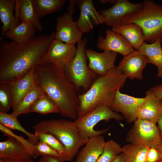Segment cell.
Masks as SVG:
<instances>
[{
  "mask_svg": "<svg viewBox=\"0 0 162 162\" xmlns=\"http://www.w3.org/2000/svg\"><path fill=\"white\" fill-rule=\"evenodd\" d=\"M145 99V97L136 98L123 94L118 89L110 108L116 112H120L126 122L130 123L138 118L139 110Z\"/></svg>",
  "mask_w": 162,
  "mask_h": 162,
  "instance_id": "obj_10",
  "label": "cell"
},
{
  "mask_svg": "<svg viewBox=\"0 0 162 162\" xmlns=\"http://www.w3.org/2000/svg\"><path fill=\"white\" fill-rule=\"evenodd\" d=\"M122 147L113 140L106 142L103 151L96 162H111L122 153Z\"/></svg>",
  "mask_w": 162,
  "mask_h": 162,
  "instance_id": "obj_31",
  "label": "cell"
},
{
  "mask_svg": "<svg viewBox=\"0 0 162 162\" xmlns=\"http://www.w3.org/2000/svg\"><path fill=\"white\" fill-rule=\"evenodd\" d=\"M111 162H125L123 154L122 153Z\"/></svg>",
  "mask_w": 162,
  "mask_h": 162,
  "instance_id": "obj_41",
  "label": "cell"
},
{
  "mask_svg": "<svg viewBox=\"0 0 162 162\" xmlns=\"http://www.w3.org/2000/svg\"><path fill=\"white\" fill-rule=\"evenodd\" d=\"M30 111V112H35L43 115L59 113L55 104L44 92L35 100L32 105Z\"/></svg>",
  "mask_w": 162,
  "mask_h": 162,
  "instance_id": "obj_30",
  "label": "cell"
},
{
  "mask_svg": "<svg viewBox=\"0 0 162 162\" xmlns=\"http://www.w3.org/2000/svg\"><path fill=\"white\" fill-rule=\"evenodd\" d=\"M34 145L39 156H53L58 158L61 162H63L61 155L46 143L39 141Z\"/></svg>",
  "mask_w": 162,
  "mask_h": 162,
  "instance_id": "obj_35",
  "label": "cell"
},
{
  "mask_svg": "<svg viewBox=\"0 0 162 162\" xmlns=\"http://www.w3.org/2000/svg\"><path fill=\"white\" fill-rule=\"evenodd\" d=\"M73 14L65 13L56 19L55 39L68 44H74L81 39L82 34L73 20Z\"/></svg>",
  "mask_w": 162,
  "mask_h": 162,
  "instance_id": "obj_15",
  "label": "cell"
},
{
  "mask_svg": "<svg viewBox=\"0 0 162 162\" xmlns=\"http://www.w3.org/2000/svg\"><path fill=\"white\" fill-rule=\"evenodd\" d=\"M39 141L44 142L56 151L62 156L63 161L66 149L63 144L54 136L49 133L35 131Z\"/></svg>",
  "mask_w": 162,
  "mask_h": 162,
  "instance_id": "obj_32",
  "label": "cell"
},
{
  "mask_svg": "<svg viewBox=\"0 0 162 162\" xmlns=\"http://www.w3.org/2000/svg\"><path fill=\"white\" fill-rule=\"evenodd\" d=\"M149 147L131 143L122 147L125 162H146V154Z\"/></svg>",
  "mask_w": 162,
  "mask_h": 162,
  "instance_id": "obj_26",
  "label": "cell"
},
{
  "mask_svg": "<svg viewBox=\"0 0 162 162\" xmlns=\"http://www.w3.org/2000/svg\"><path fill=\"white\" fill-rule=\"evenodd\" d=\"M15 5L14 0H0V19L3 25L1 27L2 39L5 33L19 25L21 22L14 13Z\"/></svg>",
  "mask_w": 162,
  "mask_h": 162,
  "instance_id": "obj_23",
  "label": "cell"
},
{
  "mask_svg": "<svg viewBox=\"0 0 162 162\" xmlns=\"http://www.w3.org/2000/svg\"><path fill=\"white\" fill-rule=\"evenodd\" d=\"M127 78L116 66L106 75L98 76L86 92L78 95V117L100 106L110 108L116 91L123 87Z\"/></svg>",
  "mask_w": 162,
  "mask_h": 162,
  "instance_id": "obj_3",
  "label": "cell"
},
{
  "mask_svg": "<svg viewBox=\"0 0 162 162\" xmlns=\"http://www.w3.org/2000/svg\"><path fill=\"white\" fill-rule=\"evenodd\" d=\"M76 50L77 47L75 44H67L54 39L45 54L44 62L64 68L75 56Z\"/></svg>",
  "mask_w": 162,
  "mask_h": 162,
  "instance_id": "obj_11",
  "label": "cell"
},
{
  "mask_svg": "<svg viewBox=\"0 0 162 162\" xmlns=\"http://www.w3.org/2000/svg\"><path fill=\"white\" fill-rule=\"evenodd\" d=\"M142 8L125 23H134L141 28L144 42L153 43L162 34V5L146 0Z\"/></svg>",
  "mask_w": 162,
  "mask_h": 162,
  "instance_id": "obj_5",
  "label": "cell"
},
{
  "mask_svg": "<svg viewBox=\"0 0 162 162\" xmlns=\"http://www.w3.org/2000/svg\"><path fill=\"white\" fill-rule=\"evenodd\" d=\"M34 68L20 78L10 82L13 97L12 108L14 110L23 98L35 85L34 80Z\"/></svg>",
  "mask_w": 162,
  "mask_h": 162,
  "instance_id": "obj_19",
  "label": "cell"
},
{
  "mask_svg": "<svg viewBox=\"0 0 162 162\" xmlns=\"http://www.w3.org/2000/svg\"><path fill=\"white\" fill-rule=\"evenodd\" d=\"M105 142L102 135L90 137L74 162H96L103 152Z\"/></svg>",
  "mask_w": 162,
  "mask_h": 162,
  "instance_id": "obj_18",
  "label": "cell"
},
{
  "mask_svg": "<svg viewBox=\"0 0 162 162\" xmlns=\"http://www.w3.org/2000/svg\"><path fill=\"white\" fill-rule=\"evenodd\" d=\"M15 15L21 23L24 21L31 22L37 30L41 31L43 27L35 10L33 0H16Z\"/></svg>",
  "mask_w": 162,
  "mask_h": 162,
  "instance_id": "obj_21",
  "label": "cell"
},
{
  "mask_svg": "<svg viewBox=\"0 0 162 162\" xmlns=\"http://www.w3.org/2000/svg\"><path fill=\"white\" fill-rule=\"evenodd\" d=\"M0 124L11 130L21 131L28 137V140L33 145H35L39 141L36 135L26 130L21 125L16 118L11 114L0 112Z\"/></svg>",
  "mask_w": 162,
  "mask_h": 162,
  "instance_id": "obj_27",
  "label": "cell"
},
{
  "mask_svg": "<svg viewBox=\"0 0 162 162\" xmlns=\"http://www.w3.org/2000/svg\"><path fill=\"white\" fill-rule=\"evenodd\" d=\"M148 63L147 57L135 50L124 57L117 67L130 80H142L143 71Z\"/></svg>",
  "mask_w": 162,
  "mask_h": 162,
  "instance_id": "obj_13",
  "label": "cell"
},
{
  "mask_svg": "<svg viewBox=\"0 0 162 162\" xmlns=\"http://www.w3.org/2000/svg\"><path fill=\"white\" fill-rule=\"evenodd\" d=\"M146 162H162V154L156 147H149Z\"/></svg>",
  "mask_w": 162,
  "mask_h": 162,
  "instance_id": "obj_36",
  "label": "cell"
},
{
  "mask_svg": "<svg viewBox=\"0 0 162 162\" xmlns=\"http://www.w3.org/2000/svg\"><path fill=\"white\" fill-rule=\"evenodd\" d=\"M111 30L125 38L136 50H138L144 42L141 29L136 24L124 23L112 27Z\"/></svg>",
  "mask_w": 162,
  "mask_h": 162,
  "instance_id": "obj_22",
  "label": "cell"
},
{
  "mask_svg": "<svg viewBox=\"0 0 162 162\" xmlns=\"http://www.w3.org/2000/svg\"><path fill=\"white\" fill-rule=\"evenodd\" d=\"M89 69L98 76L106 75L114 68L117 53L110 51L98 52L92 49H85Z\"/></svg>",
  "mask_w": 162,
  "mask_h": 162,
  "instance_id": "obj_14",
  "label": "cell"
},
{
  "mask_svg": "<svg viewBox=\"0 0 162 162\" xmlns=\"http://www.w3.org/2000/svg\"><path fill=\"white\" fill-rule=\"evenodd\" d=\"M32 128L34 131L53 135L63 144L66 149L64 161L72 160L89 138L75 125L73 121L64 119L42 120L34 124Z\"/></svg>",
  "mask_w": 162,
  "mask_h": 162,
  "instance_id": "obj_4",
  "label": "cell"
},
{
  "mask_svg": "<svg viewBox=\"0 0 162 162\" xmlns=\"http://www.w3.org/2000/svg\"><path fill=\"white\" fill-rule=\"evenodd\" d=\"M69 4L66 9L67 13L73 14L74 11V7L77 0H69Z\"/></svg>",
  "mask_w": 162,
  "mask_h": 162,
  "instance_id": "obj_40",
  "label": "cell"
},
{
  "mask_svg": "<svg viewBox=\"0 0 162 162\" xmlns=\"http://www.w3.org/2000/svg\"><path fill=\"white\" fill-rule=\"evenodd\" d=\"M0 130L4 135L13 137L21 142L27 149L32 158L35 159L39 156L35 149V145L32 144L28 139L26 140L23 136L15 134L10 129L1 124Z\"/></svg>",
  "mask_w": 162,
  "mask_h": 162,
  "instance_id": "obj_34",
  "label": "cell"
},
{
  "mask_svg": "<svg viewBox=\"0 0 162 162\" xmlns=\"http://www.w3.org/2000/svg\"><path fill=\"white\" fill-rule=\"evenodd\" d=\"M128 142L148 147H156L162 143V137L156 123L137 118L128 132Z\"/></svg>",
  "mask_w": 162,
  "mask_h": 162,
  "instance_id": "obj_8",
  "label": "cell"
},
{
  "mask_svg": "<svg viewBox=\"0 0 162 162\" xmlns=\"http://www.w3.org/2000/svg\"><path fill=\"white\" fill-rule=\"evenodd\" d=\"M159 39H160V44H161V47L162 48V34H161V35L160 36V38H159Z\"/></svg>",
  "mask_w": 162,
  "mask_h": 162,
  "instance_id": "obj_45",
  "label": "cell"
},
{
  "mask_svg": "<svg viewBox=\"0 0 162 162\" xmlns=\"http://www.w3.org/2000/svg\"><path fill=\"white\" fill-rule=\"evenodd\" d=\"M157 123L158 124L157 126L162 137V115L160 117Z\"/></svg>",
  "mask_w": 162,
  "mask_h": 162,
  "instance_id": "obj_42",
  "label": "cell"
},
{
  "mask_svg": "<svg viewBox=\"0 0 162 162\" xmlns=\"http://www.w3.org/2000/svg\"><path fill=\"white\" fill-rule=\"evenodd\" d=\"M0 162H37L35 160L30 158L26 159H22L17 160L9 159H0Z\"/></svg>",
  "mask_w": 162,
  "mask_h": 162,
  "instance_id": "obj_39",
  "label": "cell"
},
{
  "mask_svg": "<svg viewBox=\"0 0 162 162\" xmlns=\"http://www.w3.org/2000/svg\"><path fill=\"white\" fill-rule=\"evenodd\" d=\"M80 10V15L75 22L79 31L82 34L89 32L95 26L104 23L99 12L94 7L92 0H77Z\"/></svg>",
  "mask_w": 162,
  "mask_h": 162,
  "instance_id": "obj_12",
  "label": "cell"
},
{
  "mask_svg": "<svg viewBox=\"0 0 162 162\" xmlns=\"http://www.w3.org/2000/svg\"><path fill=\"white\" fill-rule=\"evenodd\" d=\"M97 46L100 50L118 53L123 57L135 50L125 38L108 29L106 31L105 38L98 36Z\"/></svg>",
  "mask_w": 162,
  "mask_h": 162,
  "instance_id": "obj_16",
  "label": "cell"
},
{
  "mask_svg": "<svg viewBox=\"0 0 162 162\" xmlns=\"http://www.w3.org/2000/svg\"><path fill=\"white\" fill-rule=\"evenodd\" d=\"M138 51L147 57L148 63L157 67L156 76L162 78V48L159 39L152 44L144 42Z\"/></svg>",
  "mask_w": 162,
  "mask_h": 162,
  "instance_id": "obj_24",
  "label": "cell"
},
{
  "mask_svg": "<svg viewBox=\"0 0 162 162\" xmlns=\"http://www.w3.org/2000/svg\"><path fill=\"white\" fill-rule=\"evenodd\" d=\"M13 103L9 83H0V112L7 113L12 107Z\"/></svg>",
  "mask_w": 162,
  "mask_h": 162,
  "instance_id": "obj_33",
  "label": "cell"
},
{
  "mask_svg": "<svg viewBox=\"0 0 162 162\" xmlns=\"http://www.w3.org/2000/svg\"><path fill=\"white\" fill-rule=\"evenodd\" d=\"M36 30L31 22L24 21L14 28L7 31L4 36L18 43H23L35 35Z\"/></svg>",
  "mask_w": 162,
  "mask_h": 162,
  "instance_id": "obj_25",
  "label": "cell"
},
{
  "mask_svg": "<svg viewBox=\"0 0 162 162\" xmlns=\"http://www.w3.org/2000/svg\"><path fill=\"white\" fill-rule=\"evenodd\" d=\"M156 147L162 154V143Z\"/></svg>",
  "mask_w": 162,
  "mask_h": 162,
  "instance_id": "obj_44",
  "label": "cell"
},
{
  "mask_svg": "<svg viewBox=\"0 0 162 162\" xmlns=\"http://www.w3.org/2000/svg\"><path fill=\"white\" fill-rule=\"evenodd\" d=\"M38 162H61L58 158L53 156H41Z\"/></svg>",
  "mask_w": 162,
  "mask_h": 162,
  "instance_id": "obj_38",
  "label": "cell"
},
{
  "mask_svg": "<svg viewBox=\"0 0 162 162\" xmlns=\"http://www.w3.org/2000/svg\"><path fill=\"white\" fill-rule=\"evenodd\" d=\"M43 92L41 89L35 84L11 114L17 118L21 114L30 112V110L32 105L38 96Z\"/></svg>",
  "mask_w": 162,
  "mask_h": 162,
  "instance_id": "obj_29",
  "label": "cell"
},
{
  "mask_svg": "<svg viewBox=\"0 0 162 162\" xmlns=\"http://www.w3.org/2000/svg\"><path fill=\"white\" fill-rule=\"evenodd\" d=\"M56 34L54 31L49 34L34 35L22 44L0 40V83L15 80L45 63L44 56Z\"/></svg>",
  "mask_w": 162,
  "mask_h": 162,
  "instance_id": "obj_1",
  "label": "cell"
},
{
  "mask_svg": "<svg viewBox=\"0 0 162 162\" xmlns=\"http://www.w3.org/2000/svg\"><path fill=\"white\" fill-rule=\"evenodd\" d=\"M116 0H100L99 2L102 4H105L107 3L113 4L116 2Z\"/></svg>",
  "mask_w": 162,
  "mask_h": 162,
  "instance_id": "obj_43",
  "label": "cell"
},
{
  "mask_svg": "<svg viewBox=\"0 0 162 162\" xmlns=\"http://www.w3.org/2000/svg\"><path fill=\"white\" fill-rule=\"evenodd\" d=\"M65 2V0H33V5L40 19L46 15L59 11Z\"/></svg>",
  "mask_w": 162,
  "mask_h": 162,
  "instance_id": "obj_28",
  "label": "cell"
},
{
  "mask_svg": "<svg viewBox=\"0 0 162 162\" xmlns=\"http://www.w3.org/2000/svg\"><path fill=\"white\" fill-rule=\"evenodd\" d=\"M87 42V39L84 38L77 42L75 56L64 68L66 76L75 86L78 92L80 88L86 92L98 76L87 64L85 48Z\"/></svg>",
  "mask_w": 162,
  "mask_h": 162,
  "instance_id": "obj_6",
  "label": "cell"
},
{
  "mask_svg": "<svg viewBox=\"0 0 162 162\" xmlns=\"http://www.w3.org/2000/svg\"><path fill=\"white\" fill-rule=\"evenodd\" d=\"M32 158L27 149L16 138L8 136L0 142V159L17 160Z\"/></svg>",
  "mask_w": 162,
  "mask_h": 162,
  "instance_id": "obj_20",
  "label": "cell"
},
{
  "mask_svg": "<svg viewBox=\"0 0 162 162\" xmlns=\"http://www.w3.org/2000/svg\"><path fill=\"white\" fill-rule=\"evenodd\" d=\"M33 76L35 84L53 101L61 116L74 120L78 118V92L66 76L64 68L50 63L41 64L34 67Z\"/></svg>",
  "mask_w": 162,
  "mask_h": 162,
  "instance_id": "obj_2",
  "label": "cell"
},
{
  "mask_svg": "<svg viewBox=\"0 0 162 162\" xmlns=\"http://www.w3.org/2000/svg\"><path fill=\"white\" fill-rule=\"evenodd\" d=\"M113 119L119 122L124 119L122 115L104 106L97 107L74 121L75 125L86 136L90 137L102 135L106 133L109 128L101 130H95V126L101 121H108Z\"/></svg>",
  "mask_w": 162,
  "mask_h": 162,
  "instance_id": "obj_7",
  "label": "cell"
},
{
  "mask_svg": "<svg viewBox=\"0 0 162 162\" xmlns=\"http://www.w3.org/2000/svg\"><path fill=\"white\" fill-rule=\"evenodd\" d=\"M149 90L152 91L158 98L162 99V83L152 87Z\"/></svg>",
  "mask_w": 162,
  "mask_h": 162,
  "instance_id": "obj_37",
  "label": "cell"
},
{
  "mask_svg": "<svg viewBox=\"0 0 162 162\" xmlns=\"http://www.w3.org/2000/svg\"><path fill=\"white\" fill-rule=\"evenodd\" d=\"M145 98L139 110L138 118L156 123L162 115V99L158 98L149 90L146 92Z\"/></svg>",
  "mask_w": 162,
  "mask_h": 162,
  "instance_id": "obj_17",
  "label": "cell"
},
{
  "mask_svg": "<svg viewBox=\"0 0 162 162\" xmlns=\"http://www.w3.org/2000/svg\"><path fill=\"white\" fill-rule=\"evenodd\" d=\"M142 3H133L128 0H116L111 8L99 13L106 25L112 27L125 23L142 8Z\"/></svg>",
  "mask_w": 162,
  "mask_h": 162,
  "instance_id": "obj_9",
  "label": "cell"
}]
</instances>
